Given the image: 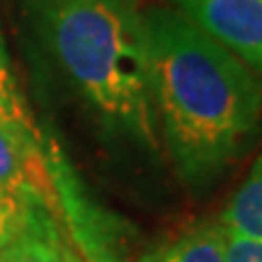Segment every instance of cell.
Wrapping results in <instances>:
<instances>
[{"instance_id":"obj_1","label":"cell","mask_w":262,"mask_h":262,"mask_svg":"<svg viewBox=\"0 0 262 262\" xmlns=\"http://www.w3.org/2000/svg\"><path fill=\"white\" fill-rule=\"evenodd\" d=\"M150 102L178 178L204 189L243 153L262 122V80L178 10L143 12Z\"/></svg>"},{"instance_id":"obj_2","label":"cell","mask_w":262,"mask_h":262,"mask_svg":"<svg viewBox=\"0 0 262 262\" xmlns=\"http://www.w3.org/2000/svg\"><path fill=\"white\" fill-rule=\"evenodd\" d=\"M41 41L107 134L160 148L143 12L126 0H27Z\"/></svg>"},{"instance_id":"obj_3","label":"cell","mask_w":262,"mask_h":262,"mask_svg":"<svg viewBox=\"0 0 262 262\" xmlns=\"http://www.w3.org/2000/svg\"><path fill=\"white\" fill-rule=\"evenodd\" d=\"M0 192L22 206L58 209L51 141L37 122H0Z\"/></svg>"},{"instance_id":"obj_4","label":"cell","mask_w":262,"mask_h":262,"mask_svg":"<svg viewBox=\"0 0 262 262\" xmlns=\"http://www.w3.org/2000/svg\"><path fill=\"white\" fill-rule=\"evenodd\" d=\"M182 15L262 80V0H178Z\"/></svg>"},{"instance_id":"obj_5","label":"cell","mask_w":262,"mask_h":262,"mask_svg":"<svg viewBox=\"0 0 262 262\" xmlns=\"http://www.w3.org/2000/svg\"><path fill=\"white\" fill-rule=\"evenodd\" d=\"M63 238L58 233L54 211L29 204L15 235L0 248V262H61Z\"/></svg>"},{"instance_id":"obj_6","label":"cell","mask_w":262,"mask_h":262,"mask_svg":"<svg viewBox=\"0 0 262 262\" xmlns=\"http://www.w3.org/2000/svg\"><path fill=\"white\" fill-rule=\"evenodd\" d=\"M226 235L228 231L221 221L199 224L141 262H224Z\"/></svg>"},{"instance_id":"obj_7","label":"cell","mask_w":262,"mask_h":262,"mask_svg":"<svg viewBox=\"0 0 262 262\" xmlns=\"http://www.w3.org/2000/svg\"><path fill=\"white\" fill-rule=\"evenodd\" d=\"M221 224L231 233L262 238V156L255 160L245 182L228 202Z\"/></svg>"},{"instance_id":"obj_8","label":"cell","mask_w":262,"mask_h":262,"mask_svg":"<svg viewBox=\"0 0 262 262\" xmlns=\"http://www.w3.org/2000/svg\"><path fill=\"white\" fill-rule=\"evenodd\" d=\"M0 122H34L27 100L17 85V78L12 73L3 32H0Z\"/></svg>"},{"instance_id":"obj_9","label":"cell","mask_w":262,"mask_h":262,"mask_svg":"<svg viewBox=\"0 0 262 262\" xmlns=\"http://www.w3.org/2000/svg\"><path fill=\"white\" fill-rule=\"evenodd\" d=\"M224 262H262V238L228 231Z\"/></svg>"},{"instance_id":"obj_10","label":"cell","mask_w":262,"mask_h":262,"mask_svg":"<svg viewBox=\"0 0 262 262\" xmlns=\"http://www.w3.org/2000/svg\"><path fill=\"white\" fill-rule=\"evenodd\" d=\"M25 211H27V206L17 204L15 199H10L8 194L0 192V248L15 235V231L22 224Z\"/></svg>"},{"instance_id":"obj_11","label":"cell","mask_w":262,"mask_h":262,"mask_svg":"<svg viewBox=\"0 0 262 262\" xmlns=\"http://www.w3.org/2000/svg\"><path fill=\"white\" fill-rule=\"evenodd\" d=\"M61 262H88L83 257V255L78 253V250H73L71 245L63 241V250H61Z\"/></svg>"},{"instance_id":"obj_12","label":"cell","mask_w":262,"mask_h":262,"mask_svg":"<svg viewBox=\"0 0 262 262\" xmlns=\"http://www.w3.org/2000/svg\"><path fill=\"white\" fill-rule=\"evenodd\" d=\"M126 3H131V5H139V0H126Z\"/></svg>"}]
</instances>
